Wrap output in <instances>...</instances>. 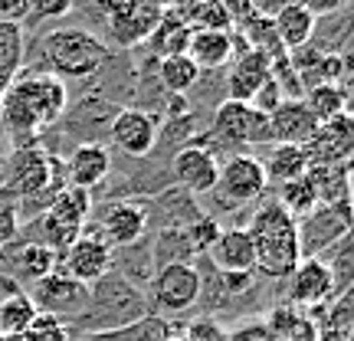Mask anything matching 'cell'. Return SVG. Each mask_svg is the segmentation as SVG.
Segmentation results:
<instances>
[{
  "label": "cell",
  "instance_id": "cell-1",
  "mask_svg": "<svg viewBox=\"0 0 354 341\" xmlns=\"http://www.w3.org/2000/svg\"><path fill=\"white\" fill-rule=\"evenodd\" d=\"M66 105H69L66 82L26 69L24 76L13 79L0 92V125L24 148V145H33L37 135H43V128L56 125L63 118Z\"/></svg>",
  "mask_w": 354,
  "mask_h": 341
},
{
  "label": "cell",
  "instance_id": "cell-2",
  "mask_svg": "<svg viewBox=\"0 0 354 341\" xmlns=\"http://www.w3.org/2000/svg\"><path fill=\"white\" fill-rule=\"evenodd\" d=\"M148 315H151V308H148L145 289H138L135 282H128L125 276H118L112 269L99 282L88 286V305L76 322H69V335H76V331H86V335L115 331L125 329V325H135Z\"/></svg>",
  "mask_w": 354,
  "mask_h": 341
},
{
  "label": "cell",
  "instance_id": "cell-3",
  "mask_svg": "<svg viewBox=\"0 0 354 341\" xmlns=\"http://www.w3.org/2000/svg\"><path fill=\"white\" fill-rule=\"evenodd\" d=\"M109 59V46L95 33L79 26H59L39 39L30 73H43L53 79H88Z\"/></svg>",
  "mask_w": 354,
  "mask_h": 341
},
{
  "label": "cell",
  "instance_id": "cell-4",
  "mask_svg": "<svg viewBox=\"0 0 354 341\" xmlns=\"http://www.w3.org/2000/svg\"><path fill=\"white\" fill-rule=\"evenodd\" d=\"M250 240L256 253V273L266 279H289L299 266V223L276 201L263 203L250 220Z\"/></svg>",
  "mask_w": 354,
  "mask_h": 341
},
{
  "label": "cell",
  "instance_id": "cell-5",
  "mask_svg": "<svg viewBox=\"0 0 354 341\" xmlns=\"http://www.w3.org/2000/svg\"><path fill=\"white\" fill-rule=\"evenodd\" d=\"M3 187L10 190L17 201L50 203L66 187L63 158L46 154L37 141L24 145V148H13V154L7 158V181H3Z\"/></svg>",
  "mask_w": 354,
  "mask_h": 341
},
{
  "label": "cell",
  "instance_id": "cell-6",
  "mask_svg": "<svg viewBox=\"0 0 354 341\" xmlns=\"http://www.w3.org/2000/svg\"><path fill=\"white\" fill-rule=\"evenodd\" d=\"M88 210H92V194L66 184V187L43 207V216L37 220V227H39L37 243L50 246L53 253L59 256L69 243H76L79 237H82Z\"/></svg>",
  "mask_w": 354,
  "mask_h": 341
},
{
  "label": "cell",
  "instance_id": "cell-7",
  "mask_svg": "<svg viewBox=\"0 0 354 341\" xmlns=\"http://www.w3.org/2000/svg\"><path fill=\"white\" fill-rule=\"evenodd\" d=\"M207 138L227 154H240L243 145H272V128H269V115L250 109L246 102H230L220 99L210 122Z\"/></svg>",
  "mask_w": 354,
  "mask_h": 341
},
{
  "label": "cell",
  "instance_id": "cell-8",
  "mask_svg": "<svg viewBox=\"0 0 354 341\" xmlns=\"http://www.w3.org/2000/svg\"><path fill=\"white\" fill-rule=\"evenodd\" d=\"M145 299H148V308L158 315H184L203 299V273L190 263L161 266V269H154Z\"/></svg>",
  "mask_w": 354,
  "mask_h": 341
},
{
  "label": "cell",
  "instance_id": "cell-9",
  "mask_svg": "<svg viewBox=\"0 0 354 341\" xmlns=\"http://www.w3.org/2000/svg\"><path fill=\"white\" fill-rule=\"evenodd\" d=\"M26 299L33 302V308H37L39 315H53L69 325V322H76V318L86 312L88 286L63 276V273H50V276H43L39 282L30 286Z\"/></svg>",
  "mask_w": 354,
  "mask_h": 341
},
{
  "label": "cell",
  "instance_id": "cell-10",
  "mask_svg": "<svg viewBox=\"0 0 354 341\" xmlns=\"http://www.w3.org/2000/svg\"><path fill=\"white\" fill-rule=\"evenodd\" d=\"M95 10L105 17V30L115 46L135 50L141 43H148L165 7L161 3H99Z\"/></svg>",
  "mask_w": 354,
  "mask_h": 341
},
{
  "label": "cell",
  "instance_id": "cell-11",
  "mask_svg": "<svg viewBox=\"0 0 354 341\" xmlns=\"http://www.w3.org/2000/svg\"><path fill=\"white\" fill-rule=\"evenodd\" d=\"M115 269V253L105 240H99L92 230H82V237L76 243H69L63 253L56 256V273L76 279L82 286L99 282L105 273Z\"/></svg>",
  "mask_w": 354,
  "mask_h": 341
},
{
  "label": "cell",
  "instance_id": "cell-12",
  "mask_svg": "<svg viewBox=\"0 0 354 341\" xmlns=\"http://www.w3.org/2000/svg\"><path fill=\"white\" fill-rule=\"evenodd\" d=\"M86 230H92L99 240L109 243L112 253L115 250H128V246L141 243V237H145V230H148V210L131 201L105 203L99 220H95V227H86Z\"/></svg>",
  "mask_w": 354,
  "mask_h": 341
},
{
  "label": "cell",
  "instance_id": "cell-13",
  "mask_svg": "<svg viewBox=\"0 0 354 341\" xmlns=\"http://www.w3.org/2000/svg\"><path fill=\"white\" fill-rule=\"evenodd\" d=\"M348 227H351L348 203H338V207H322L318 203L305 220H299V253H302V259L322 256V250H328L338 240H344Z\"/></svg>",
  "mask_w": 354,
  "mask_h": 341
},
{
  "label": "cell",
  "instance_id": "cell-14",
  "mask_svg": "<svg viewBox=\"0 0 354 341\" xmlns=\"http://www.w3.org/2000/svg\"><path fill=\"white\" fill-rule=\"evenodd\" d=\"M266 174H263V165L259 158L253 154H230L223 167H220V177H216V190L227 197L230 203L236 207H246V203H256L259 197L266 194Z\"/></svg>",
  "mask_w": 354,
  "mask_h": 341
},
{
  "label": "cell",
  "instance_id": "cell-15",
  "mask_svg": "<svg viewBox=\"0 0 354 341\" xmlns=\"http://www.w3.org/2000/svg\"><path fill=\"white\" fill-rule=\"evenodd\" d=\"M109 138L128 158H148L158 145V118L145 109H122L109 125Z\"/></svg>",
  "mask_w": 354,
  "mask_h": 341
},
{
  "label": "cell",
  "instance_id": "cell-16",
  "mask_svg": "<svg viewBox=\"0 0 354 341\" xmlns=\"http://www.w3.org/2000/svg\"><path fill=\"white\" fill-rule=\"evenodd\" d=\"M171 174H174L177 187L190 194V197H201V194H214L216 190V177H220V165H216V154L203 145H187L174 154L171 161Z\"/></svg>",
  "mask_w": 354,
  "mask_h": 341
},
{
  "label": "cell",
  "instance_id": "cell-17",
  "mask_svg": "<svg viewBox=\"0 0 354 341\" xmlns=\"http://www.w3.org/2000/svg\"><path fill=\"white\" fill-rule=\"evenodd\" d=\"M338 292L335 273L325 263V256H308L299 259V266L289 276V302L292 305H322L331 302V295ZM342 295V292H338Z\"/></svg>",
  "mask_w": 354,
  "mask_h": 341
},
{
  "label": "cell",
  "instance_id": "cell-18",
  "mask_svg": "<svg viewBox=\"0 0 354 341\" xmlns=\"http://www.w3.org/2000/svg\"><path fill=\"white\" fill-rule=\"evenodd\" d=\"M351 148H354L351 115H338L331 122H322L315 128V135L308 138V145H305L308 161L315 167H335V165L351 161Z\"/></svg>",
  "mask_w": 354,
  "mask_h": 341
},
{
  "label": "cell",
  "instance_id": "cell-19",
  "mask_svg": "<svg viewBox=\"0 0 354 341\" xmlns=\"http://www.w3.org/2000/svg\"><path fill=\"white\" fill-rule=\"evenodd\" d=\"M207 259L214 263V273H220V276H253L256 253H253V240H250L246 227L220 230L214 246L207 250Z\"/></svg>",
  "mask_w": 354,
  "mask_h": 341
},
{
  "label": "cell",
  "instance_id": "cell-20",
  "mask_svg": "<svg viewBox=\"0 0 354 341\" xmlns=\"http://www.w3.org/2000/svg\"><path fill=\"white\" fill-rule=\"evenodd\" d=\"M63 165H66L69 187H79L92 194V187H99L102 181L109 177V171H112V154L99 141H82V145L73 148L69 161H63Z\"/></svg>",
  "mask_w": 354,
  "mask_h": 341
},
{
  "label": "cell",
  "instance_id": "cell-21",
  "mask_svg": "<svg viewBox=\"0 0 354 341\" xmlns=\"http://www.w3.org/2000/svg\"><path fill=\"white\" fill-rule=\"evenodd\" d=\"M269 128H272V145H308L315 135V115L305 109L302 99H282L269 115Z\"/></svg>",
  "mask_w": 354,
  "mask_h": 341
},
{
  "label": "cell",
  "instance_id": "cell-22",
  "mask_svg": "<svg viewBox=\"0 0 354 341\" xmlns=\"http://www.w3.org/2000/svg\"><path fill=\"white\" fill-rule=\"evenodd\" d=\"M269 59L256 50H243L233 59V69L227 76V99L230 102H253V95L263 89V82L269 79Z\"/></svg>",
  "mask_w": 354,
  "mask_h": 341
},
{
  "label": "cell",
  "instance_id": "cell-23",
  "mask_svg": "<svg viewBox=\"0 0 354 341\" xmlns=\"http://www.w3.org/2000/svg\"><path fill=\"white\" fill-rule=\"evenodd\" d=\"M187 56L197 69H223L227 63H233L236 46H233V33L227 30H190L187 39Z\"/></svg>",
  "mask_w": 354,
  "mask_h": 341
},
{
  "label": "cell",
  "instance_id": "cell-24",
  "mask_svg": "<svg viewBox=\"0 0 354 341\" xmlns=\"http://www.w3.org/2000/svg\"><path fill=\"white\" fill-rule=\"evenodd\" d=\"M37 308L26 299V289L10 276H0V338L20 335L33 325Z\"/></svg>",
  "mask_w": 354,
  "mask_h": 341
},
{
  "label": "cell",
  "instance_id": "cell-25",
  "mask_svg": "<svg viewBox=\"0 0 354 341\" xmlns=\"http://www.w3.org/2000/svg\"><path fill=\"white\" fill-rule=\"evenodd\" d=\"M272 30H276L282 50L299 53L312 43V37H315V30H318V20L302 7V0L299 3H282L279 13L272 17Z\"/></svg>",
  "mask_w": 354,
  "mask_h": 341
},
{
  "label": "cell",
  "instance_id": "cell-26",
  "mask_svg": "<svg viewBox=\"0 0 354 341\" xmlns=\"http://www.w3.org/2000/svg\"><path fill=\"white\" fill-rule=\"evenodd\" d=\"M259 165H263L266 184L282 187V184H292V181L308 174L312 161H308V151H305L302 145H272Z\"/></svg>",
  "mask_w": 354,
  "mask_h": 341
},
{
  "label": "cell",
  "instance_id": "cell-27",
  "mask_svg": "<svg viewBox=\"0 0 354 341\" xmlns=\"http://www.w3.org/2000/svg\"><path fill=\"white\" fill-rule=\"evenodd\" d=\"M187 39H190V26L177 17L174 7H165L161 20L154 26V33L148 37V46L158 53V59H167V56L187 53Z\"/></svg>",
  "mask_w": 354,
  "mask_h": 341
},
{
  "label": "cell",
  "instance_id": "cell-28",
  "mask_svg": "<svg viewBox=\"0 0 354 341\" xmlns=\"http://www.w3.org/2000/svg\"><path fill=\"white\" fill-rule=\"evenodd\" d=\"M13 266H17V276L33 286V282H39L43 276L56 273V253H53L50 246L37 243V240H26L24 246H17Z\"/></svg>",
  "mask_w": 354,
  "mask_h": 341
},
{
  "label": "cell",
  "instance_id": "cell-29",
  "mask_svg": "<svg viewBox=\"0 0 354 341\" xmlns=\"http://www.w3.org/2000/svg\"><path fill=\"white\" fill-rule=\"evenodd\" d=\"M305 109L315 115V122H331L338 115H348V89L342 82H325V86H312L305 95Z\"/></svg>",
  "mask_w": 354,
  "mask_h": 341
},
{
  "label": "cell",
  "instance_id": "cell-30",
  "mask_svg": "<svg viewBox=\"0 0 354 341\" xmlns=\"http://www.w3.org/2000/svg\"><path fill=\"white\" fill-rule=\"evenodd\" d=\"M158 79H161V86L167 92H174V95H184L190 89L201 82V69L190 63L187 56L180 53V56H167V59H158Z\"/></svg>",
  "mask_w": 354,
  "mask_h": 341
},
{
  "label": "cell",
  "instance_id": "cell-31",
  "mask_svg": "<svg viewBox=\"0 0 354 341\" xmlns=\"http://www.w3.org/2000/svg\"><path fill=\"white\" fill-rule=\"evenodd\" d=\"M276 190H279L276 203L292 216V220H295V223L305 220V216L318 207V194H315V187H312V181H308V177H299V181L282 184V187H276Z\"/></svg>",
  "mask_w": 354,
  "mask_h": 341
},
{
  "label": "cell",
  "instance_id": "cell-32",
  "mask_svg": "<svg viewBox=\"0 0 354 341\" xmlns=\"http://www.w3.org/2000/svg\"><path fill=\"white\" fill-rule=\"evenodd\" d=\"M171 329H167L165 318H141L135 325H125V329L115 331H99V335H86L82 341H167Z\"/></svg>",
  "mask_w": 354,
  "mask_h": 341
},
{
  "label": "cell",
  "instance_id": "cell-33",
  "mask_svg": "<svg viewBox=\"0 0 354 341\" xmlns=\"http://www.w3.org/2000/svg\"><path fill=\"white\" fill-rule=\"evenodd\" d=\"M174 13L190 30H227L230 33L233 26L223 3H187V7H174Z\"/></svg>",
  "mask_w": 354,
  "mask_h": 341
},
{
  "label": "cell",
  "instance_id": "cell-34",
  "mask_svg": "<svg viewBox=\"0 0 354 341\" xmlns=\"http://www.w3.org/2000/svg\"><path fill=\"white\" fill-rule=\"evenodd\" d=\"M180 230H184L187 246H190V253H194V256H197V253L207 256V250H210V246H214V240L220 237V223H216V216H210V214H197L187 227H180Z\"/></svg>",
  "mask_w": 354,
  "mask_h": 341
},
{
  "label": "cell",
  "instance_id": "cell-35",
  "mask_svg": "<svg viewBox=\"0 0 354 341\" xmlns=\"http://www.w3.org/2000/svg\"><path fill=\"white\" fill-rule=\"evenodd\" d=\"M17 207L20 201L7 187H0V246H7L17 237Z\"/></svg>",
  "mask_w": 354,
  "mask_h": 341
},
{
  "label": "cell",
  "instance_id": "cell-36",
  "mask_svg": "<svg viewBox=\"0 0 354 341\" xmlns=\"http://www.w3.org/2000/svg\"><path fill=\"white\" fill-rule=\"evenodd\" d=\"M30 331L37 335V341H73L66 322H59V318H53V315H39V312H37V318H33Z\"/></svg>",
  "mask_w": 354,
  "mask_h": 341
},
{
  "label": "cell",
  "instance_id": "cell-37",
  "mask_svg": "<svg viewBox=\"0 0 354 341\" xmlns=\"http://www.w3.org/2000/svg\"><path fill=\"white\" fill-rule=\"evenodd\" d=\"M279 102H282V92H279L276 86V79L269 76L263 82V89L253 95V102H250V109H256V112H263V115H272V109H276Z\"/></svg>",
  "mask_w": 354,
  "mask_h": 341
},
{
  "label": "cell",
  "instance_id": "cell-38",
  "mask_svg": "<svg viewBox=\"0 0 354 341\" xmlns=\"http://www.w3.org/2000/svg\"><path fill=\"white\" fill-rule=\"evenodd\" d=\"M66 13H73V3L69 0H56V3H30V20L37 17V20H56V17H66Z\"/></svg>",
  "mask_w": 354,
  "mask_h": 341
},
{
  "label": "cell",
  "instance_id": "cell-39",
  "mask_svg": "<svg viewBox=\"0 0 354 341\" xmlns=\"http://www.w3.org/2000/svg\"><path fill=\"white\" fill-rule=\"evenodd\" d=\"M302 7L318 20L322 13H338V10H344V0H302Z\"/></svg>",
  "mask_w": 354,
  "mask_h": 341
},
{
  "label": "cell",
  "instance_id": "cell-40",
  "mask_svg": "<svg viewBox=\"0 0 354 341\" xmlns=\"http://www.w3.org/2000/svg\"><path fill=\"white\" fill-rule=\"evenodd\" d=\"M0 341H37V335L26 329V331H20V335H10V338H0Z\"/></svg>",
  "mask_w": 354,
  "mask_h": 341
}]
</instances>
